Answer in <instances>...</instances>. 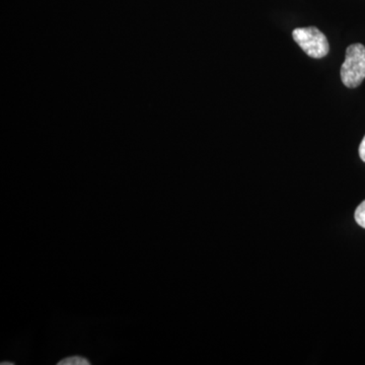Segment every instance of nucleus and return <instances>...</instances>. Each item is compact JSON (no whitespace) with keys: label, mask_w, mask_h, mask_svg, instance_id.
<instances>
[{"label":"nucleus","mask_w":365,"mask_h":365,"mask_svg":"<svg viewBox=\"0 0 365 365\" xmlns=\"http://www.w3.org/2000/svg\"><path fill=\"white\" fill-rule=\"evenodd\" d=\"M365 78V47L352 44L346 50L344 63L341 67L343 85L354 88L361 85Z\"/></svg>","instance_id":"f257e3e1"},{"label":"nucleus","mask_w":365,"mask_h":365,"mask_svg":"<svg viewBox=\"0 0 365 365\" xmlns=\"http://www.w3.org/2000/svg\"><path fill=\"white\" fill-rule=\"evenodd\" d=\"M292 37L297 45L312 58H324L330 51L328 39L316 26L295 29L292 32Z\"/></svg>","instance_id":"f03ea898"},{"label":"nucleus","mask_w":365,"mask_h":365,"mask_svg":"<svg viewBox=\"0 0 365 365\" xmlns=\"http://www.w3.org/2000/svg\"><path fill=\"white\" fill-rule=\"evenodd\" d=\"M58 365H90V361L88 359H85V357L78 356V355H74V356L67 357V359H62L61 361H59Z\"/></svg>","instance_id":"7ed1b4c3"},{"label":"nucleus","mask_w":365,"mask_h":365,"mask_svg":"<svg viewBox=\"0 0 365 365\" xmlns=\"http://www.w3.org/2000/svg\"><path fill=\"white\" fill-rule=\"evenodd\" d=\"M355 220L360 227L365 228V201L360 204L355 211Z\"/></svg>","instance_id":"20e7f679"},{"label":"nucleus","mask_w":365,"mask_h":365,"mask_svg":"<svg viewBox=\"0 0 365 365\" xmlns=\"http://www.w3.org/2000/svg\"><path fill=\"white\" fill-rule=\"evenodd\" d=\"M359 155L360 158L365 163V136L364 138L362 139L361 143H360Z\"/></svg>","instance_id":"39448f33"},{"label":"nucleus","mask_w":365,"mask_h":365,"mask_svg":"<svg viewBox=\"0 0 365 365\" xmlns=\"http://www.w3.org/2000/svg\"><path fill=\"white\" fill-rule=\"evenodd\" d=\"M14 362H1V365H14Z\"/></svg>","instance_id":"423d86ee"}]
</instances>
